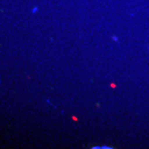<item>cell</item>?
<instances>
[{
  "label": "cell",
  "mask_w": 149,
  "mask_h": 149,
  "mask_svg": "<svg viewBox=\"0 0 149 149\" xmlns=\"http://www.w3.org/2000/svg\"><path fill=\"white\" fill-rule=\"evenodd\" d=\"M37 10H38L37 7H35V8H34L32 9V13H36V12H37Z\"/></svg>",
  "instance_id": "6da1fadb"
},
{
  "label": "cell",
  "mask_w": 149,
  "mask_h": 149,
  "mask_svg": "<svg viewBox=\"0 0 149 149\" xmlns=\"http://www.w3.org/2000/svg\"><path fill=\"white\" fill-rule=\"evenodd\" d=\"M113 39H114V41H115V42L118 41V38L116 37H113Z\"/></svg>",
  "instance_id": "7a4b0ae2"
},
{
  "label": "cell",
  "mask_w": 149,
  "mask_h": 149,
  "mask_svg": "<svg viewBox=\"0 0 149 149\" xmlns=\"http://www.w3.org/2000/svg\"><path fill=\"white\" fill-rule=\"evenodd\" d=\"M0 85H1V80H0Z\"/></svg>",
  "instance_id": "3957f363"
}]
</instances>
